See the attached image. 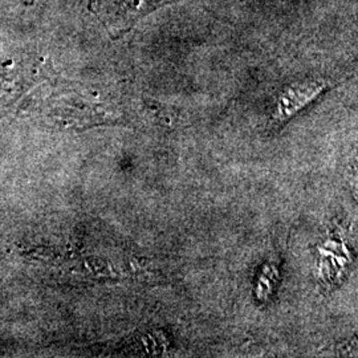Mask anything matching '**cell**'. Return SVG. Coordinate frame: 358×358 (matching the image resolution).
<instances>
[{
  "instance_id": "cell-1",
  "label": "cell",
  "mask_w": 358,
  "mask_h": 358,
  "mask_svg": "<svg viewBox=\"0 0 358 358\" xmlns=\"http://www.w3.org/2000/svg\"><path fill=\"white\" fill-rule=\"evenodd\" d=\"M179 1L182 0H90V10L110 38H120L148 15Z\"/></svg>"
}]
</instances>
